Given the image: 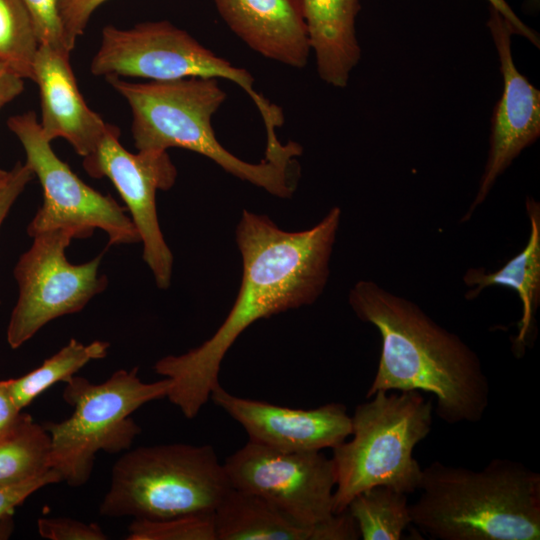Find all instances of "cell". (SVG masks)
<instances>
[{"instance_id":"1","label":"cell","mask_w":540,"mask_h":540,"mask_svg":"<svg viewBox=\"0 0 540 540\" xmlns=\"http://www.w3.org/2000/svg\"><path fill=\"white\" fill-rule=\"evenodd\" d=\"M341 218L333 207L310 229L290 232L244 210L236 229L243 274L227 317L201 345L159 359L154 371L171 382L166 398L195 418L219 383L221 363L241 333L259 319L315 302L329 277Z\"/></svg>"},{"instance_id":"2","label":"cell","mask_w":540,"mask_h":540,"mask_svg":"<svg viewBox=\"0 0 540 540\" xmlns=\"http://www.w3.org/2000/svg\"><path fill=\"white\" fill-rule=\"evenodd\" d=\"M356 316L381 338L377 370L366 398L378 391L433 394L435 412L447 424L479 422L490 401L480 358L457 334L435 322L416 303L371 280L350 290Z\"/></svg>"},{"instance_id":"3","label":"cell","mask_w":540,"mask_h":540,"mask_svg":"<svg viewBox=\"0 0 540 540\" xmlns=\"http://www.w3.org/2000/svg\"><path fill=\"white\" fill-rule=\"evenodd\" d=\"M411 523L437 540H539L540 474L495 458L483 469L434 461L422 469Z\"/></svg>"},{"instance_id":"4","label":"cell","mask_w":540,"mask_h":540,"mask_svg":"<svg viewBox=\"0 0 540 540\" xmlns=\"http://www.w3.org/2000/svg\"><path fill=\"white\" fill-rule=\"evenodd\" d=\"M106 80L130 106L131 132L138 151L187 149L276 197L293 195L299 175L296 156L264 158L252 164L230 153L215 137L211 118L226 98L217 78L148 83H132L120 77Z\"/></svg>"},{"instance_id":"5","label":"cell","mask_w":540,"mask_h":540,"mask_svg":"<svg viewBox=\"0 0 540 540\" xmlns=\"http://www.w3.org/2000/svg\"><path fill=\"white\" fill-rule=\"evenodd\" d=\"M367 399L351 416L352 438L332 448L334 514L371 487L410 494L420 484L422 468L413 451L431 431L432 402L419 391H378Z\"/></svg>"},{"instance_id":"6","label":"cell","mask_w":540,"mask_h":540,"mask_svg":"<svg viewBox=\"0 0 540 540\" xmlns=\"http://www.w3.org/2000/svg\"><path fill=\"white\" fill-rule=\"evenodd\" d=\"M231 488L210 445L140 446L113 465L99 513L145 520L213 513Z\"/></svg>"},{"instance_id":"7","label":"cell","mask_w":540,"mask_h":540,"mask_svg":"<svg viewBox=\"0 0 540 540\" xmlns=\"http://www.w3.org/2000/svg\"><path fill=\"white\" fill-rule=\"evenodd\" d=\"M65 383L63 400L72 415L60 422H45L51 442V468L72 487L88 482L99 451L130 449L141 428L131 417L144 404L166 398L168 378L147 383L138 368L120 369L102 383L73 376Z\"/></svg>"},{"instance_id":"8","label":"cell","mask_w":540,"mask_h":540,"mask_svg":"<svg viewBox=\"0 0 540 540\" xmlns=\"http://www.w3.org/2000/svg\"><path fill=\"white\" fill-rule=\"evenodd\" d=\"M90 71L100 77H138L172 81L191 77L223 78L242 88L257 106L268 141L283 124L281 109L253 88L254 78L243 68L200 44L168 21L139 23L129 29L103 28Z\"/></svg>"},{"instance_id":"9","label":"cell","mask_w":540,"mask_h":540,"mask_svg":"<svg viewBox=\"0 0 540 540\" xmlns=\"http://www.w3.org/2000/svg\"><path fill=\"white\" fill-rule=\"evenodd\" d=\"M7 126L22 144L26 164L43 190V203L27 227L31 237L63 229L74 238H87L98 228L107 234L109 245L140 241L127 209L84 183L55 154L33 112L11 116Z\"/></svg>"},{"instance_id":"10","label":"cell","mask_w":540,"mask_h":540,"mask_svg":"<svg viewBox=\"0 0 540 540\" xmlns=\"http://www.w3.org/2000/svg\"><path fill=\"white\" fill-rule=\"evenodd\" d=\"M32 238V245L14 268L18 299L6 332L12 349L50 321L81 311L107 287L106 276L99 274L102 254L82 264L67 260L65 250L74 239L71 231L50 230Z\"/></svg>"},{"instance_id":"11","label":"cell","mask_w":540,"mask_h":540,"mask_svg":"<svg viewBox=\"0 0 540 540\" xmlns=\"http://www.w3.org/2000/svg\"><path fill=\"white\" fill-rule=\"evenodd\" d=\"M223 465L232 488L260 496L302 525L334 515V465L321 451L282 452L248 440Z\"/></svg>"},{"instance_id":"12","label":"cell","mask_w":540,"mask_h":540,"mask_svg":"<svg viewBox=\"0 0 540 540\" xmlns=\"http://www.w3.org/2000/svg\"><path fill=\"white\" fill-rule=\"evenodd\" d=\"M119 137V128L109 124L96 149L83 157V168L94 178L107 177L115 186L143 243V259L156 285L166 289L171 281L173 255L159 225L156 193L174 185L177 171L167 151L130 153Z\"/></svg>"},{"instance_id":"13","label":"cell","mask_w":540,"mask_h":540,"mask_svg":"<svg viewBox=\"0 0 540 540\" xmlns=\"http://www.w3.org/2000/svg\"><path fill=\"white\" fill-rule=\"evenodd\" d=\"M487 25L499 56L503 90L493 112L489 152L479 187L461 222L471 218L498 177L540 136V91L518 71L514 63L511 50L513 32L492 7Z\"/></svg>"},{"instance_id":"14","label":"cell","mask_w":540,"mask_h":540,"mask_svg":"<svg viewBox=\"0 0 540 540\" xmlns=\"http://www.w3.org/2000/svg\"><path fill=\"white\" fill-rule=\"evenodd\" d=\"M210 399L244 428L249 441L282 452L332 449L351 434V416L340 403L296 409L239 397L220 384Z\"/></svg>"},{"instance_id":"15","label":"cell","mask_w":540,"mask_h":540,"mask_svg":"<svg viewBox=\"0 0 540 540\" xmlns=\"http://www.w3.org/2000/svg\"><path fill=\"white\" fill-rule=\"evenodd\" d=\"M70 53L39 45L33 63V81L41 102L43 135L50 142L67 140L82 157L91 154L109 123L86 104L70 65Z\"/></svg>"},{"instance_id":"16","label":"cell","mask_w":540,"mask_h":540,"mask_svg":"<svg viewBox=\"0 0 540 540\" xmlns=\"http://www.w3.org/2000/svg\"><path fill=\"white\" fill-rule=\"evenodd\" d=\"M228 27L252 50L294 68L311 51L298 0H213Z\"/></svg>"},{"instance_id":"17","label":"cell","mask_w":540,"mask_h":540,"mask_svg":"<svg viewBox=\"0 0 540 540\" xmlns=\"http://www.w3.org/2000/svg\"><path fill=\"white\" fill-rule=\"evenodd\" d=\"M217 540H355L344 511L315 526L302 525L258 495L231 488L213 512Z\"/></svg>"},{"instance_id":"18","label":"cell","mask_w":540,"mask_h":540,"mask_svg":"<svg viewBox=\"0 0 540 540\" xmlns=\"http://www.w3.org/2000/svg\"><path fill=\"white\" fill-rule=\"evenodd\" d=\"M298 1L319 77L334 87H345L361 57L355 29L360 0Z\"/></svg>"},{"instance_id":"19","label":"cell","mask_w":540,"mask_h":540,"mask_svg":"<svg viewBox=\"0 0 540 540\" xmlns=\"http://www.w3.org/2000/svg\"><path fill=\"white\" fill-rule=\"evenodd\" d=\"M530 234L525 247L501 268L487 272L484 268H470L463 275L468 287L465 298L475 299L492 286L514 290L522 305L518 333L513 340V351L520 357L532 343L535 314L540 303V205L533 198L526 199Z\"/></svg>"},{"instance_id":"20","label":"cell","mask_w":540,"mask_h":540,"mask_svg":"<svg viewBox=\"0 0 540 540\" xmlns=\"http://www.w3.org/2000/svg\"><path fill=\"white\" fill-rule=\"evenodd\" d=\"M109 343L93 341L84 344L70 341L34 370L18 378L5 380L10 394L20 410L58 382H66L92 360L107 356Z\"/></svg>"},{"instance_id":"21","label":"cell","mask_w":540,"mask_h":540,"mask_svg":"<svg viewBox=\"0 0 540 540\" xmlns=\"http://www.w3.org/2000/svg\"><path fill=\"white\" fill-rule=\"evenodd\" d=\"M406 493L379 485L357 494L347 511L363 540H399L411 525Z\"/></svg>"},{"instance_id":"22","label":"cell","mask_w":540,"mask_h":540,"mask_svg":"<svg viewBox=\"0 0 540 540\" xmlns=\"http://www.w3.org/2000/svg\"><path fill=\"white\" fill-rule=\"evenodd\" d=\"M51 442L43 424L26 414L17 431L0 443V486L40 477L50 470Z\"/></svg>"},{"instance_id":"23","label":"cell","mask_w":540,"mask_h":540,"mask_svg":"<svg viewBox=\"0 0 540 540\" xmlns=\"http://www.w3.org/2000/svg\"><path fill=\"white\" fill-rule=\"evenodd\" d=\"M40 43L22 0H0V61L22 78L33 79Z\"/></svg>"},{"instance_id":"24","label":"cell","mask_w":540,"mask_h":540,"mask_svg":"<svg viewBox=\"0 0 540 540\" xmlns=\"http://www.w3.org/2000/svg\"><path fill=\"white\" fill-rule=\"evenodd\" d=\"M127 540H217L213 513L161 520L133 519Z\"/></svg>"},{"instance_id":"25","label":"cell","mask_w":540,"mask_h":540,"mask_svg":"<svg viewBox=\"0 0 540 540\" xmlns=\"http://www.w3.org/2000/svg\"><path fill=\"white\" fill-rule=\"evenodd\" d=\"M22 2L32 18L39 43L71 53L66 44L57 0H22Z\"/></svg>"},{"instance_id":"26","label":"cell","mask_w":540,"mask_h":540,"mask_svg":"<svg viewBox=\"0 0 540 540\" xmlns=\"http://www.w3.org/2000/svg\"><path fill=\"white\" fill-rule=\"evenodd\" d=\"M37 530L49 540H106L108 536L96 523H84L66 517L39 518Z\"/></svg>"},{"instance_id":"27","label":"cell","mask_w":540,"mask_h":540,"mask_svg":"<svg viewBox=\"0 0 540 540\" xmlns=\"http://www.w3.org/2000/svg\"><path fill=\"white\" fill-rule=\"evenodd\" d=\"M107 0H57L67 47L72 51L95 10Z\"/></svg>"},{"instance_id":"28","label":"cell","mask_w":540,"mask_h":540,"mask_svg":"<svg viewBox=\"0 0 540 540\" xmlns=\"http://www.w3.org/2000/svg\"><path fill=\"white\" fill-rule=\"evenodd\" d=\"M62 482L61 476L50 470L46 474L17 484L0 486V518L13 514L16 507L41 488Z\"/></svg>"},{"instance_id":"29","label":"cell","mask_w":540,"mask_h":540,"mask_svg":"<svg viewBox=\"0 0 540 540\" xmlns=\"http://www.w3.org/2000/svg\"><path fill=\"white\" fill-rule=\"evenodd\" d=\"M33 177L34 174L26 163L18 162L11 170L8 183L0 191V227L13 204Z\"/></svg>"},{"instance_id":"30","label":"cell","mask_w":540,"mask_h":540,"mask_svg":"<svg viewBox=\"0 0 540 540\" xmlns=\"http://www.w3.org/2000/svg\"><path fill=\"white\" fill-rule=\"evenodd\" d=\"M24 415L15 404L5 380L0 381V443L17 431Z\"/></svg>"},{"instance_id":"31","label":"cell","mask_w":540,"mask_h":540,"mask_svg":"<svg viewBox=\"0 0 540 540\" xmlns=\"http://www.w3.org/2000/svg\"><path fill=\"white\" fill-rule=\"evenodd\" d=\"M490 7L495 9L508 23L513 34L522 36L528 39L533 45L539 48V35L527 26L513 11L505 0H487Z\"/></svg>"},{"instance_id":"32","label":"cell","mask_w":540,"mask_h":540,"mask_svg":"<svg viewBox=\"0 0 540 540\" xmlns=\"http://www.w3.org/2000/svg\"><path fill=\"white\" fill-rule=\"evenodd\" d=\"M23 80L12 68L0 61V110L22 93Z\"/></svg>"},{"instance_id":"33","label":"cell","mask_w":540,"mask_h":540,"mask_svg":"<svg viewBox=\"0 0 540 540\" xmlns=\"http://www.w3.org/2000/svg\"><path fill=\"white\" fill-rule=\"evenodd\" d=\"M13 514L0 518V539H7L13 531Z\"/></svg>"},{"instance_id":"34","label":"cell","mask_w":540,"mask_h":540,"mask_svg":"<svg viewBox=\"0 0 540 540\" xmlns=\"http://www.w3.org/2000/svg\"><path fill=\"white\" fill-rule=\"evenodd\" d=\"M11 176V170L6 171L0 169V191L5 187V185L8 183Z\"/></svg>"}]
</instances>
